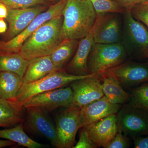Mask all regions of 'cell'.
<instances>
[{
    "mask_svg": "<svg viewBox=\"0 0 148 148\" xmlns=\"http://www.w3.org/2000/svg\"><path fill=\"white\" fill-rule=\"evenodd\" d=\"M97 15L90 0H67L63 10L64 40H79L92 30Z\"/></svg>",
    "mask_w": 148,
    "mask_h": 148,
    "instance_id": "obj_1",
    "label": "cell"
},
{
    "mask_svg": "<svg viewBox=\"0 0 148 148\" xmlns=\"http://www.w3.org/2000/svg\"><path fill=\"white\" fill-rule=\"evenodd\" d=\"M62 15L45 22L26 40L19 50L23 57L30 61L49 56L63 40Z\"/></svg>",
    "mask_w": 148,
    "mask_h": 148,
    "instance_id": "obj_2",
    "label": "cell"
},
{
    "mask_svg": "<svg viewBox=\"0 0 148 148\" xmlns=\"http://www.w3.org/2000/svg\"><path fill=\"white\" fill-rule=\"evenodd\" d=\"M131 10H125L123 12L121 43L131 58H148V30L133 17Z\"/></svg>",
    "mask_w": 148,
    "mask_h": 148,
    "instance_id": "obj_3",
    "label": "cell"
},
{
    "mask_svg": "<svg viewBox=\"0 0 148 148\" xmlns=\"http://www.w3.org/2000/svg\"><path fill=\"white\" fill-rule=\"evenodd\" d=\"M127 56L121 42L94 43L88 61V71L90 74L101 75L108 69L122 64Z\"/></svg>",
    "mask_w": 148,
    "mask_h": 148,
    "instance_id": "obj_4",
    "label": "cell"
},
{
    "mask_svg": "<svg viewBox=\"0 0 148 148\" xmlns=\"http://www.w3.org/2000/svg\"><path fill=\"white\" fill-rule=\"evenodd\" d=\"M97 74L76 75L67 73L65 70H54L36 81L22 84L16 96L18 103H24L34 95L49 90L66 87L78 79L92 76Z\"/></svg>",
    "mask_w": 148,
    "mask_h": 148,
    "instance_id": "obj_5",
    "label": "cell"
},
{
    "mask_svg": "<svg viewBox=\"0 0 148 148\" xmlns=\"http://www.w3.org/2000/svg\"><path fill=\"white\" fill-rule=\"evenodd\" d=\"M67 0H60L38 15L23 32L8 41H0V53H18L24 42L43 24L62 15Z\"/></svg>",
    "mask_w": 148,
    "mask_h": 148,
    "instance_id": "obj_6",
    "label": "cell"
},
{
    "mask_svg": "<svg viewBox=\"0 0 148 148\" xmlns=\"http://www.w3.org/2000/svg\"><path fill=\"white\" fill-rule=\"evenodd\" d=\"M118 126L128 138H133L148 134V112L127 103L117 113Z\"/></svg>",
    "mask_w": 148,
    "mask_h": 148,
    "instance_id": "obj_7",
    "label": "cell"
},
{
    "mask_svg": "<svg viewBox=\"0 0 148 148\" xmlns=\"http://www.w3.org/2000/svg\"><path fill=\"white\" fill-rule=\"evenodd\" d=\"M80 108L71 106L65 108L56 116V139L58 148H73L76 135L80 128Z\"/></svg>",
    "mask_w": 148,
    "mask_h": 148,
    "instance_id": "obj_8",
    "label": "cell"
},
{
    "mask_svg": "<svg viewBox=\"0 0 148 148\" xmlns=\"http://www.w3.org/2000/svg\"><path fill=\"white\" fill-rule=\"evenodd\" d=\"M112 78L126 87L148 82V64L132 61L123 62L101 75Z\"/></svg>",
    "mask_w": 148,
    "mask_h": 148,
    "instance_id": "obj_9",
    "label": "cell"
},
{
    "mask_svg": "<svg viewBox=\"0 0 148 148\" xmlns=\"http://www.w3.org/2000/svg\"><path fill=\"white\" fill-rule=\"evenodd\" d=\"M73 103V91L70 86L37 94L24 101L22 105L24 108L39 107L47 112H51L59 108L71 107Z\"/></svg>",
    "mask_w": 148,
    "mask_h": 148,
    "instance_id": "obj_10",
    "label": "cell"
},
{
    "mask_svg": "<svg viewBox=\"0 0 148 148\" xmlns=\"http://www.w3.org/2000/svg\"><path fill=\"white\" fill-rule=\"evenodd\" d=\"M101 81V75L95 74L72 82L70 87L73 93V106L81 108L103 97Z\"/></svg>",
    "mask_w": 148,
    "mask_h": 148,
    "instance_id": "obj_11",
    "label": "cell"
},
{
    "mask_svg": "<svg viewBox=\"0 0 148 148\" xmlns=\"http://www.w3.org/2000/svg\"><path fill=\"white\" fill-rule=\"evenodd\" d=\"M116 14H98L92 29L94 43L121 42L122 30L121 21Z\"/></svg>",
    "mask_w": 148,
    "mask_h": 148,
    "instance_id": "obj_12",
    "label": "cell"
},
{
    "mask_svg": "<svg viewBox=\"0 0 148 148\" xmlns=\"http://www.w3.org/2000/svg\"><path fill=\"white\" fill-rule=\"evenodd\" d=\"M49 6L24 9L8 8V14L5 19L9 26L3 41H8L20 34L38 14L47 10Z\"/></svg>",
    "mask_w": 148,
    "mask_h": 148,
    "instance_id": "obj_13",
    "label": "cell"
},
{
    "mask_svg": "<svg viewBox=\"0 0 148 148\" xmlns=\"http://www.w3.org/2000/svg\"><path fill=\"white\" fill-rule=\"evenodd\" d=\"M25 127L32 132L48 139L57 148L56 128L47 114V111L39 107L27 108Z\"/></svg>",
    "mask_w": 148,
    "mask_h": 148,
    "instance_id": "obj_14",
    "label": "cell"
},
{
    "mask_svg": "<svg viewBox=\"0 0 148 148\" xmlns=\"http://www.w3.org/2000/svg\"><path fill=\"white\" fill-rule=\"evenodd\" d=\"M122 106L112 103L104 95L100 99L82 107L80 111V128L110 115L116 114Z\"/></svg>",
    "mask_w": 148,
    "mask_h": 148,
    "instance_id": "obj_15",
    "label": "cell"
},
{
    "mask_svg": "<svg viewBox=\"0 0 148 148\" xmlns=\"http://www.w3.org/2000/svg\"><path fill=\"white\" fill-rule=\"evenodd\" d=\"M85 127L98 147L107 148L118 130L116 114L108 116Z\"/></svg>",
    "mask_w": 148,
    "mask_h": 148,
    "instance_id": "obj_16",
    "label": "cell"
},
{
    "mask_svg": "<svg viewBox=\"0 0 148 148\" xmlns=\"http://www.w3.org/2000/svg\"><path fill=\"white\" fill-rule=\"evenodd\" d=\"M93 32H91L79 42L76 53L66 67L65 71L72 75H86L90 74L88 61L93 44Z\"/></svg>",
    "mask_w": 148,
    "mask_h": 148,
    "instance_id": "obj_17",
    "label": "cell"
},
{
    "mask_svg": "<svg viewBox=\"0 0 148 148\" xmlns=\"http://www.w3.org/2000/svg\"><path fill=\"white\" fill-rule=\"evenodd\" d=\"M55 70L50 56L34 58L29 65L22 78L23 84L38 80Z\"/></svg>",
    "mask_w": 148,
    "mask_h": 148,
    "instance_id": "obj_18",
    "label": "cell"
},
{
    "mask_svg": "<svg viewBox=\"0 0 148 148\" xmlns=\"http://www.w3.org/2000/svg\"><path fill=\"white\" fill-rule=\"evenodd\" d=\"M16 100L0 98V127L14 126L23 121V109Z\"/></svg>",
    "mask_w": 148,
    "mask_h": 148,
    "instance_id": "obj_19",
    "label": "cell"
},
{
    "mask_svg": "<svg viewBox=\"0 0 148 148\" xmlns=\"http://www.w3.org/2000/svg\"><path fill=\"white\" fill-rule=\"evenodd\" d=\"M22 84V79L12 72H0V98L16 100Z\"/></svg>",
    "mask_w": 148,
    "mask_h": 148,
    "instance_id": "obj_20",
    "label": "cell"
},
{
    "mask_svg": "<svg viewBox=\"0 0 148 148\" xmlns=\"http://www.w3.org/2000/svg\"><path fill=\"white\" fill-rule=\"evenodd\" d=\"M101 80L103 93L109 101L120 105L128 103L130 95L117 81L112 78L104 76L101 77Z\"/></svg>",
    "mask_w": 148,
    "mask_h": 148,
    "instance_id": "obj_21",
    "label": "cell"
},
{
    "mask_svg": "<svg viewBox=\"0 0 148 148\" xmlns=\"http://www.w3.org/2000/svg\"><path fill=\"white\" fill-rule=\"evenodd\" d=\"M29 63L19 53H0V72H12L22 79Z\"/></svg>",
    "mask_w": 148,
    "mask_h": 148,
    "instance_id": "obj_22",
    "label": "cell"
},
{
    "mask_svg": "<svg viewBox=\"0 0 148 148\" xmlns=\"http://www.w3.org/2000/svg\"><path fill=\"white\" fill-rule=\"evenodd\" d=\"M78 40L65 39L50 54V58L55 70H64L78 45Z\"/></svg>",
    "mask_w": 148,
    "mask_h": 148,
    "instance_id": "obj_23",
    "label": "cell"
},
{
    "mask_svg": "<svg viewBox=\"0 0 148 148\" xmlns=\"http://www.w3.org/2000/svg\"><path fill=\"white\" fill-rule=\"evenodd\" d=\"M0 138L10 140L28 148H41L46 147V145L40 144L29 138L24 132L23 122L18 123L14 127L0 130Z\"/></svg>",
    "mask_w": 148,
    "mask_h": 148,
    "instance_id": "obj_24",
    "label": "cell"
},
{
    "mask_svg": "<svg viewBox=\"0 0 148 148\" xmlns=\"http://www.w3.org/2000/svg\"><path fill=\"white\" fill-rule=\"evenodd\" d=\"M128 103L136 108H140L148 112V82L131 89Z\"/></svg>",
    "mask_w": 148,
    "mask_h": 148,
    "instance_id": "obj_25",
    "label": "cell"
},
{
    "mask_svg": "<svg viewBox=\"0 0 148 148\" xmlns=\"http://www.w3.org/2000/svg\"><path fill=\"white\" fill-rule=\"evenodd\" d=\"M98 14L108 13H122L125 9L114 0H90Z\"/></svg>",
    "mask_w": 148,
    "mask_h": 148,
    "instance_id": "obj_26",
    "label": "cell"
},
{
    "mask_svg": "<svg viewBox=\"0 0 148 148\" xmlns=\"http://www.w3.org/2000/svg\"><path fill=\"white\" fill-rule=\"evenodd\" d=\"M8 8L24 9L41 5H50L54 2L50 0H0Z\"/></svg>",
    "mask_w": 148,
    "mask_h": 148,
    "instance_id": "obj_27",
    "label": "cell"
},
{
    "mask_svg": "<svg viewBox=\"0 0 148 148\" xmlns=\"http://www.w3.org/2000/svg\"><path fill=\"white\" fill-rule=\"evenodd\" d=\"M132 16L142 22L148 29V1L134 6L131 10Z\"/></svg>",
    "mask_w": 148,
    "mask_h": 148,
    "instance_id": "obj_28",
    "label": "cell"
},
{
    "mask_svg": "<svg viewBox=\"0 0 148 148\" xmlns=\"http://www.w3.org/2000/svg\"><path fill=\"white\" fill-rule=\"evenodd\" d=\"M79 132V139L73 148H96L98 147L92 142L85 127H81Z\"/></svg>",
    "mask_w": 148,
    "mask_h": 148,
    "instance_id": "obj_29",
    "label": "cell"
},
{
    "mask_svg": "<svg viewBox=\"0 0 148 148\" xmlns=\"http://www.w3.org/2000/svg\"><path fill=\"white\" fill-rule=\"evenodd\" d=\"M129 138L121 130H118L116 135L109 144L107 148H127L129 147L130 143Z\"/></svg>",
    "mask_w": 148,
    "mask_h": 148,
    "instance_id": "obj_30",
    "label": "cell"
},
{
    "mask_svg": "<svg viewBox=\"0 0 148 148\" xmlns=\"http://www.w3.org/2000/svg\"><path fill=\"white\" fill-rule=\"evenodd\" d=\"M125 10L131 9L136 5L146 2L148 0H114Z\"/></svg>",
    "mask_w": 148,
    "mask_h": 148,
    "instance_id": "obj_31",
    "label": "cell"
},
{
    "mask_svg": "<svg viewBox=\"0 0 148 148\" xmlns=\"http://www.w3.org/2000/svg\"><path fill=\"white\" fill-rule=\"evenodd\" d=\"M134 147L148 148V134L145 136L133 138Z\"/></svg>",
    "mask_w": 148,
    "mask_h": 148,
    "instance_id": "obj_32",
    "label": "cell"
},
{
    "mask_svg": "<svg viewBox=\"0 0 148 148\" xmlns=\"http://www.w3.org/2000/svg\"><path fill=\"white\" fill-rule=\"evenodd\" d=\"M8 14V8L5 5L0 3V18L5 19Z\"/></svg>",
    "mask_w": 148,
    "mask_h": 148,
    "instance_id": "obj_33",
    "label": "cell"
},
{
    "mask_svg": "<svg viewBox=\"0 0 148 148\" xmlns=\"http://www.w3.org/2000/svg\"><path fill=\"white\" fill-rule=\"evenodd\" d=\"M7 30V24L4 19L0 18V34H5Z\"/></svg>",
    "mask_w": 148,
    "mask_h": 148,
    "instance_id": "obj_34",
    "label": "cell"
},
{
    "mask_svg": "<svg viewBox=\"0 0 148 148\" xmlns=\"http://www.w3.org/2000/svg\"><path fill=\"white\" fill-rule=\"evenodd\" d=\"M16 143L10 140H0V148L5 147L9 146H13Z\"/></svg>",
    "mask_w": 148,
    "mask_h": 148,
    "instance_id": "obj_35",
    "label": "cell"
},
{
    "mask_svg": "<svg viewBox=\"0 0 148 148\" xmlns=\"http://www.w3.org/2000/svg\"><path fill=\"white\" fill-rule=\"evenodd\" d=\"M50 1H52L54 2H55L56 1H60V0H50Z\"/></svg>",
    "mask_w": 148,
    "mask_h": 148,
    "instance_id": "obj_36",
    "label": "cell"
},
{
    "mask_svg": "<svg viewBox=\"0 0 148 148\" xmlns=\"http://www.w3.org/2000/svg\"></svg>",
    "mask_w": 148,
    "mask_h": 148,
    "instance_id": "obj_37",
    "label": "cell"
}]
</instances>
